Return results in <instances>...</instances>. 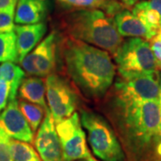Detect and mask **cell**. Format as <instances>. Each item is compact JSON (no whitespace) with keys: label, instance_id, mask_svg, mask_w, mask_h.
Wrapping results in <instances>:
<instances>
[{"label":"cell","instance_id":"obj_1","mask_svg":"<svg viewBox=\"0 0 161 161\" xmlns=\"http://www.w3.org/2000/svg\"><path fill=\"white\" fill-rule=\"evenodd\" d=\"M108 114L129 161L161 160L159 101L129 100L115 95Z\"/></svg>","mask_w":161,"mask_h":161},{"label":"cell","instance_id":"obj_2","mask_svg":"<svg viewBox=\"0 0 161 161\" xmlns=\"http://www.w3.org/2000/svg\"><path fill=\"white\" fill-rule=\"evenodd\" d=\"M63 59L67 75L87 98H103L115 75L108 52L73 39L64 42Z\"/></svg>","mask_w":161,"mask_h":161},{"label":"cell","instance_id":"obj_3","mask_svg":"<svg viewBox=\"0 0 161 161\" xmlns=\"http://www.w3.org/2000/svg\"><path fill=\"white\" fill-rule=\"evenodd\" d=\"M69 35L75 40L98 47L113 55L123 42L114 20L98 9H80L65 19Z\"/></svg>","mask_w":161,"mask_h":161},{"label":"cell","instance_id":"obj_4","mask_svg":"<svg viewBox=\"0 0 161 161\" xmlns=\"http://www.w3.org/2000/svg\"><path fill=\"white\" fill-rule=\"evenodd\" d=\"M80 119L95 157L101 161H126L120 140L107 119L89 110L80 111Z\"/></svg>","mask_w":161,"mask_h":161},{"label":"cell","instance_id":"obj_5","mask_svg":"<svg viewBox=\"0 0 161 161\" xmlns=\"http://www.w3.org/2000/svg\"><path fill=\"white\" fill-rule=\"evenodd\" d=\"M118 73H158V63L150 43L142 38H130L122 42L114 54Z\"/></svg>","mask_w":161,"mask_h":161},{"label":"cell","instance_id":"obj_6","mask_svg":"<svg viewBox=\"0 0 161 161\" xmlns=\"http://www.w3.org/2000/svg\"><path fill=\"white\" fill-rule=\"evenodd\" d=\"M115 91L116 96L125 99L159 101L158 73L122 74L115 83Z\"/></svg>","mask_w":161,"mask_h":161},{"label":"cell","instance_id":"obj_7","mask_svg":"<svg viewBox=\"0 0 161 161\" xmlns=\"http://www.w3.org/2000/svg\"><path fill=\"white\" fill-rule=\"evenodd\" d=\"M64 161H77L91 157L86 134L78 113H74L56 125Z\"/></svg>","mask_w":161,"mask_h":161},{"label":"cell","instance_id":"obj_8","mask_svg":"<svg viewBox=\"0 0 161 161\" xmlns=\"http://www.w3.org/2000/svg\"><path fill=\"white\" fill-rule=\"evenodd\" d=\"M45 86L48 110L57 125L75 113L77 98L69 84L57 75H48Z\"/></svg>","mask_w":161,"mask_h":161},{"label":"cell","instance_id":"obj_9","mask_svg":"<svg viewBox=\"0 0 161 161\" xmlns=\"http://www.w3.org/2000/svg\"><path fill=\"white\" fill-rule=\"evenodd\" d=\"M55 49L56 34L50 33L21 61L23 71L40 77L51 75L56 62Z\"/></svg>","mask_w":161,"mask_h":161},{"label":"cell","instance_id":"obj_10","mask_svg":"<svg viewBox=\"0 0 161 161\" xmlns=\"http://www.w3.org/2000/svg\"><path fill=\"white\" fill-rule=\"evenodd\" d=\"M34 145L42 161H64L56 124L48 109L37 132Z\"/></svg>","mask_w":161,"mask_h":161},{"label":"cell","instance_id":"obj_11","mask_svg":"<svg viewBox=\"0 0 161 161\" xmlns=\"http://www.w3.org/2000/svg\"><path fill=\"white\" fill-rule=\"evenodd\" d=\"M0 128L12 139L25 142H32L34 132L21 112L16 99L8 101L0 113Z\"/></svg>","mask_w":161,"mask_h":161},{"label":"cell","instance_id":"obj_12","mask_svg":"<svg viewBox=\"0 0 161 161\" xmlns=\"http://www.w3.org/2000/svg\"><path fill=\"white\" fill-rule=\"evenodd\" d=\"M46 31L47 25L44 22L14 27L19 63H21L23 58L37 47L46 34Z\"/></svg>","mask_w":161,"mask_h":161},{"label":"cell","instance_id":"obj_13","mask_svg":"<svg viewBox=\"0 0 161 161\" xmlns=\"http://www.w3.org/2000/svg\"><path fill=\"white\" fill-rule=\"evenodd\" d=\"M113 20L122 37L151 40L157 35V32L148 28L136 15L125 9L117 13Z\"/></svg>","mask_w":161,"mask_h":161},{"label":"cell","instance_id":"obj_14","mask_svg":"<svg viewBox=\"0 0 161 161\" xmlns=\"http://www.w3.org/2000/svg\"><path fill=\"white\" fill-rule=\"evenodd\" d=\"M47 12V5L44 0H18L14 23L22 25L41 23Z\"/></svg>","mask_w":161,"mask_h":161},{"label":"cell","instance_id":"obj_15","mask_svg":"<svg viewBox=\"0 0 161 161\" xmlns=\"http://www.w3.org/2000/svg\"><path fill=\"white\" fill-rule=\"evenodd\" d=\"M19 95L24 100L37 104L42 108L47 110L48 107L45 100L46 86L39 77L24 78L19 87Z\"/></svg>","mask_w":161,"mask_h":161},{"label":"cell","instance_id":"obj_16","mask_svg":"<svg viewBox=\"0 0 161 161\" xmlns=\"http://www.w3.org/2000/svg\"><path fill=\"white\" fill-rule=\"evenodd\" d=\"M65 6L78 9H101L108 16H115L117 13L124 10L121 3L116 0H58Z\"/></svg>","mask_w":161,"mask_h":161},{"label":"cell","instance_id":"obj_17","mask_svg":"<svg viewBox=\"0 0 161 161\" xmlns=\"http://www.w3.org/2000/svg\"><path fill=\"white\" fill-rule=\"evenodd\" d=\"M25 77V72L13 62H5L0 64V80L11 84V95L9 101L15 99L19 87Z\"/></svg>","mask_w":161,"mask_h":161},{"label":"cell","instance_id":"obj_18","mask_svg":"<svg viewBox=\"0 0 161 161\" xmlns=\"http://www.w3.org/2000/svg\"><path fill=\"white\" fill-rule=\"evenodd\" d=\"M132 14L136 15L151 31L158 33L161 28V15L147 5L146 0L138 2L132 7Z\"/></svg>","mask_w":161,"mask_h":161},{"label":"cell","instance_id":"obj_19","mask_svg":"<svg viewBox=\"0 0 161 161\" xmlns=\"http://www.w3.org/2000/svg\"><path fill=\"white\" fill-rule=\"evenodd\" d=\"M18 62L16 35L14 31L0 34V63Z\"/></svg>","mask_w":161,"mask_h":161},{"label":"cell","instance_id":"obj_20","mask_svg":"<svg viewBox=\"0 0 161 161\" xmlns=\"http://www.w3.org/2000/svg\"><path fill=\"white\" fill-rule=\"evenodd\" d=\"M10 147L14 161H41L37 150L29 142L11 139Z\"/></svg>","mask_w":161,"mask_h":161},{"label":"cell","instance_id":"obj_21","mask_svg":"<svg viewBox=\"0 0 161 161\" xmlns=\"http://www.w3.org/2000/svg\"><path fill=\"white\" fill-rule=\"evenodd\" d=\"M18 104L21 112L23 113L25 119L28 122L31 130L33 131V132H36L42 122L44 111L46 110L37 104L31 103L26 100H22L18 102Z\"/></svg>","mask_w":161,"mask_h":161},{"label":"cell","instance_id":"obj_22","mask_svg":"<svg viewBox=\"0 0 161 161\" xmlns=\"http://www.w3.org/2000/svg\"><path fill=\"white\" fill-rule=\"evenodd\" d=\"M11 138L0 128V161H14L10 147Z\"/></svg>","mask_w":161,"mask_h":161},{"label":"cell","instance_id":"obj_23","mask_svg":"<svg viewBox=\"0 0 161 161\" xmlns=\"http://www.w3.org/2000/svg\"><path fill=\"white\" fill-rule=\"evenodd\" d=\"M14 11L0 12V34L14 31Z\"/></svg>","mask_w":161,"mask_h":161},{"label":"cell","instance_id":"obj_24","mask_svg":"<svg viewBox=\"0 0 161 161\" xmlns=\"http://www.w3.org/2000/svg\"><path fill=\"white\" fill-rule=\"evenodd\" d=\"M11 89V84L9 82L4 80H0V112L4 110L9 101Z\"/></svg>","mask_w":161,"mask_h":161},{"label":"cell","instance_id":"obj_25","mask_svg":"<svg viewBox=\"0 0 161 161\" xmlns=\"http://www.w3.org/2000/svg\"><path fill=\"white\" fill-rule=\"evenodd\" d=\"M150 42V47L152 49V52L155 56L158 66L161 69V40L157 39L156 37L151 39Z\"/></svg>","mask_w":161,"mask_h":161},{"label":"cell","instance_id":"obj_26","mask_svg":"<svg viewBox=\"0 0 161 161\" xmlns=\"http://www.w3.org/2000/svg\"><path fill=\"white\" fill-rule=\"evenodd\" d=\"M18 0H0V12L14 11Z\"/></svg>","mask_w":161,"mask_h":161},{"label":"cell","instance_id":"obj_27","mask_svg":"<svg viewBox=\"0 0 161 161\" xmlns=\"http://www.w3.org/2000/svg\"><path fill=\"white\" fill-rule=\"evenodd\" d=\"M146 3L161 15V0H146Z\"/></svg>","mask_w":161,"mask_h":161},{"label":"cell","instance_id":"obj_28","mask_svg":"<svg viewBox=\"0 0 161 161\" xmlns=\"http://www.w3.org/2000/svg\"><path fill=\"white\" fill-rule=\"evenodd\" d=\"M120 1L122 5L125 6V8L131 9L138 3L140 0H120Z\"/></svg>","mask_w":161,"mask_h":161},{"label":"cell","instance_id":"obj_29","mask_svg":"<svg viewBox=\"0 0 161 161\" xmlns=\"http://www.w3.org/2000/svg\"><path fill=\"white\" fill-rule=\"evenodd\" d=\"M158 87H159V95H160V98H159V104L161 105V72L160 73H158Z\"/></svg>","mask_w":161,"mask_h":161},{"label":"cell","instance_id":"obj_30","mask_svg":"<svg viewBox=\"0 0 161 161\" xmlns=\"http://www.w3.org/2000/svg\"><path fill=\"white\" fill-rule=\"evenodd\" d=\"M80 161H99L98 160V159H96V158H94L92 156H91V157H89V158H85V159H81V160ZM101 161V160H100Z\"/></svg>","mask_w":161,"mask_h":161},{"label":"cell","instance_id":"obj_31","mask_svg":"<svg viewBox=\"0 0 161 161\" xmlns=\"http://www.w3.org/2000/svg\"><path fill=\"white\" fill-rule=\"evenodd\" d=\"M155 37L157 38V39H158V40H161V28H160V30L158 31V33H157V35H156Z\"/></svg>","mask_w":161,"mask_h":161},{"label":"cell","instance_id":"obj_32","mask_svg":"<svg viewBox=\"0 0 161 161\" xmlns=\"http://www.w3.org/2000/svg\"><path fill=\"white\" fill-rule=\"evenodd\" d=\"M157 161H161V160H157Z\"/></svg>","mask_w":161,"mask_h":161},{"label":"cell","instance_id":"obj_33","mask_svg":"<svg viewBox=\"0 0 161 161\" xmlns=\"http://www.w3.org/2000/svg\"><path fill=\"white\" fill-rule=\"evenodd\" d=\"M160 107H161V105H160Z\"/></svg>","mask_w":161,"mask_h":161}]
</instances>
